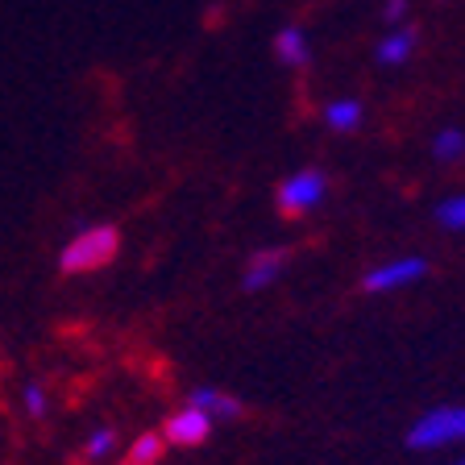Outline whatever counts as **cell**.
Instances as JSON below:
<instances>
[{"label": "cell", "instance_id": "6da1fadb", "mask_svg": "<svg viewBox=\"0 0 465 465\" xmlns=\"http://www.w3.org/2000/svg\"><path fill=\"white\" fill-rule=\"evenodd\" d=\"M116 245H121V237H116L113 224H87V229H79L75 237L63 245L58 266H63L67 274L100 271V266H108V262L116 258Z\"/></svg>", "mask_w": 465, "mask_h": 465}, {"label": "cell", "instance_id": "7a4b0ae2", "mask_svg": "<svg viewBox=\"0 0 465 465\" xmlns=\"http://www.w3.org/2000/svg\"><path fill=\"white\" fill-rule=\"evenodd\" d=\"M407 445L424 449V453L465 445V407L449 403V407H432V411H424V416L411 424V432H407Z\"/></svg>", "mask_w": 465, "mask_h": 465}, {"label": "cell", "instance_id": "3957f363", "mask_svg": "<svg viewBox=\"0 0 465 465\" xmlns=\"http://www.w3.org/2000/svg\"><path fill=\"white\" fill-rule=\"evenodd\" d=\"M324 195H329V179H324V171H295V174H287L279 183V213H287V216H308V213H316L320 203H324Z\"/></svg>", "mask_w": 465, "mask_h": 465}, {"label": "cell", "instance_id": "277c9868", "mask_svg": "<svg viewBox=\"0 0 465 465\" xmlns=\"http://www.w3.org/2000/svg\"><path fill=\"white\" fill-rule=\"evenodd\" d=\"M424 274H428V262L416 258V253H407V258H387V262H378V266H370L361 287L374 291V295H395V291L416 287Z\"/></svg>", "mask_w": 465, "mask_h": 465}, {"label": "cell", "instance_id": "5b68a950", "mask_svg": "<svg viewBox=\"0 0 465 465\" xmlns=\"http://www.w3.org/2000/svg\"><path fill=\"white\" fill-rule=\"evenodd\" d=\"M208 436H213V420L192 403H183L179 411H171V420L163 424V440L174 445V449H200Z\"/></svg>", "mask_w": 465, "mask_h": 465}, {"label": "cell", "instance_id": "8992f818", "mask_svg": "<svg viewBox=\"0 0 465 465\" xmlns=\"http://www.w3.org/2000/svg\"><path fill=\"white\" fill-rule=\"evenodd\" d=\"M282 271H287V250H279V245H271V250H258L250 262H245L242 287L245 291H266L271 282H279Z\"/></svg>", "mask_w": 465, "mask_h": 465}, {"label": "cell", "instance_id": "52a82bcc", "mask_svg": "<svg viewBox=\"0 0 465 465\" xmlns=\"http://www.w3.org/2000/svg\"><path fill=\"white\" fill-rule=\"evenodd\" d=\"M187 403L200 407L213 424H216V420H237V416H242V403H237L229 391H221V387H195L192 395H187Z\"/></svg>", "mask_w": 465, "mask_h": 465}, {"label": "cell", "instance_id": "ba28073f", "mask_svg": "<svg viewBox=\"0 0 465 465\" xmlns=\"http://www.w3.org/2000/svg\"><path fill=\"white\" fill-rule=\"evenodd\" d=\"M411 54H416V29H407V25L391 29L387 38L374 46V58L382 63V67H403Z\"/></svg>", "mask_w": 465, "mask_h": 465}, {"label": "cell", "instance_id": "9c48e42d", "mask_svg": "<svg viewBox=\"0 0 465 465\" xmlns=\"http://www.w3.org/2000/svg\"><path fill=\"white\" fill-rule=\"evenodd\" d=\"M274 54H279V63H287V67H308L312 63L308 34H303L300 25H282L279 38H274Z\"/></svg>", "mask_w": 465, "mask_h": 465}, {"label": "cell", "instance_id": "30bf717a", "mask_svg": "<svg viewBox=\"0 0 465 465\" xmlns=\"http://www.w3.org/2000/svg\"><path fill=\"white\" fill-rule=\"evenodd\" d=\"M361 116H366V108L353 96H341V100H332V104H324V125L337 129V134H353V129L361 125Z\"/></svg>", "mask_w": 465, "mask_h": 465}, {"label": "cell", "instance_id": "8fae6325", "mask_svg": "<svg viewBox=\"0 0 465 465\" xmlns=\"http://www.w3.org/2000/svg\"><path fill=\"white\" fill-rule=\"evenodd\" d=\"M163 453H166L163 432H137L134 440H129V457H125V461L129 465H158V461H163Z\"/></svg>", "mask_w": 465, "mask_h": 465}, {"label": "cell", "instance_id": "7c38bea8", "mask_svg": "<svg viewBox=\"0 0 465 465\" xmlns=\"http://www.w3.org/2000/svg\"><path fill=\"white\" fill-rule=\"evenodd\" d=\"M432 158H436V163H461V158H465V129H457V125L436 129Z\"/></svg>", "mask_w": 465, "mask_h": 465}, {"label": "cell", "instance_id": "4fadbf2b", "mask_svg": "<svg viewBox=\"0 0 465 465\" xmlns=\"http://www.w3.org/2000/svg\"><path fill=\"white\" fill-rule=\"evenodd\" d=\"M116 453V432L113 428H92V436L84 440V461L87 465H104Z\"/></svg>", "mask_w": 465, "mask_h": 465}, {"label": "cell", "instance_id": "5bb4252c", "mask_svg": "<svg viewBox=\"0 0 465 465\" xmlns=\"http://www.w3.org/2000/svg\"><path fill=\"white\" fill-rule=\"evenodd\" d=\"M436 221L445 224V229H465V192L449 195V200L436 208Z\"/></svg>", "mask_w": 465, "mask_h": 465}, {"label": "cell", "instance_id": "9a60e30c", "mask_svg": "<svg viewBox=\"0 0 465 465\" xmlns=\"http://www.w3.org/2000/svg\"><path fill=\"white\" fill-rule=\"evenodd\" d=\"M25 411H29L34 420H46V411H50L46 387H38V382H29V387H25Z\"/></svg>", "mask_w": 465, "mask_h": 465}, {"label": "cell", "instance_id": "2e32d148", "mask_svg": "<svg viewBox=\"0 0 465 465\" xmlns=\"http://www.w3.org/2000/svg\"><path fill=\"white\" fill-rule=\"evenodd\" d=\"M403 17H407V0H387V5H382V21H387L391 29L403 25Z\"/></svg>", "mask_w": 465, "mask_h": 465}, {"label": "cell", "instance_id": "e0dca14e", "mask_svg": "<svg viewBox=\"0 0 465 465\" xmlns=\"http://www.w3.org/2000/svg\"><path fill=\"white\" fill-rule=\"evenodd\" d=\"M449 465H465V457H457V461H449Z\"/></svg>", "mask_w": 465, "mask_h": 465}, {"label": "cell", "instance_id": "ac0fdd59", "mask_svg": "<svg viewBox=\"0 0 465 465\" xmlns=\"http://www.w3.org/2000/svg\"><path fill=\"white\" fill-rule=\"evenodd\" d=\"M121 465H129V461H121Z\"/></svg>", "mask_w": 465, "mask_h": 465}]
</instances>
